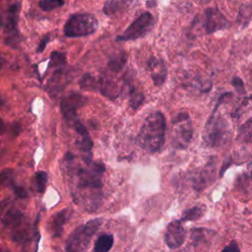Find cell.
I'll use <instances>...</instances> for the list:
<instances>
[{
    "label": "cell",
    "instance_id": "5",
    "mask_svg": "<svg viewBox=\"0 0 252 252\" xmlns=\"http://www.w3.org/2000/svg\"><path fill=\"white\" fill-rule=\"evenodd\" d=\"M172 134L171 144L177 149H186L193 137V126L187 112L177 113L171 119Z\"/></svg>",
    "mask_w": 252,
    "mask_h": 252
},
{
    "label": "cell",
    "instance_id": "28",
    "mask_svg": "<svg viewBox=\"0 0 252 252\" xmlns=\"http://www.w3.org/2000/svg\"><path fill=\"white\" fill-rule=\"evenodd\" d=\"M49 41H50V34H49V33H46V34L41 38L40 42L38 43L37 48H36V52H37V53L43 52V50H44L45 47H46V44H47Z\"/></svg>",
    "mask_w": 252,
    "mask_h": 252
},
{
    "label": "cell",
    "instance_id": "14",
    "mask_svg": "<svg viewBox=\"0 0 252 252\" xmlns=\"http://www.w3.org/2000/svg\"><path fill=\"white\" fill-rule=\"evenodd\" d=\"M67 78H68V72L63 70L61 67L56 70L52 76V78L49 80L47 84V88L50 93L53 92H60L64 86L67 83Z\"/></svg>",
    "mask_w": 252,
    "mask_h": 252
},
{
    "label": "cell",
    "instance_id": "31",
    "mask_svg": "<svg viewBox=\"0 0 252 252\" xmlns=\"http://www.w3.org/2000/svg\"><path fill=\"white\" fill-rule=\"evenodd\" d=\"M156 0H152V1H148L147 2V6H149V7H154V6H156Z\"/></svg>",
    "mask_w": 252,
    "mask_h": 252
},
{
    "label": "cell",
    "instance_id": "23",
    "mask_svg": "<svg viewBox=\"0 0 252 252\" xmlns=\"http://www.w3.org/2000/svg\"><path fill=\"white\" fill-rule=\"evenodd\" d=\"M130 99H129V104L133 109H137L140 107V105L143 103L145 96L141 91H139L135 87L130 88Z\"/></svg>",
    "mask_w": 252,
    "mask_h": 252
},
{
    "label": "cell",
    "instance_id": "24",
    "mask_svg": "<svg viewBox=\"0 0 252 252\" xmlns=\"http://www.w3.org/2000/svg\"><path fill=\"white\" fill-rule=\"evenodd\" d=\"M66 64V54L58 51H53L50 55L49 67H63Z\"/></svg>",
    "mask_w": 252,
    "mask_h": 252
},
{
    "label": "cell",
    "instance_id": "9",
    "mask_svg": "<svg viewBox=\"0 0 252 252\" xmlns=\"http://www.w3.org/2000/svg\"><path fill=\"white\" fill-rule=\"evenodd\" d=\"M87 101V97L78 93H71L70 94L62 98L60 102V107L68 122L74 123L78 120L76 111L78 108L84 106Z\"/></svg>",
    "mask_w": 252,
    "mask_h": 252
},
{
    "label": "cell",
    "instance_id": "4",
    "mask_svg": "<svg viewBox=\"0 0 252 252\" xmlns=\"http://www.w3.org/2000/svg\"><path fill=\"white\" fill-rule=\"evenodd\" d=\"M101 219H94L78 226L69 236L66 243L67 252H86L94 232L101 224Z\"/></svg>",
    "mask_w": 252,
    "mask_h": 252
},
{
    "label": "cell",
    "instance_id": "35",
    "mask_svg": "<svg viewBox=\"0 0 252 252\" xmlns=\"http://www.w3.org/2000/svg\"><path fill=\"white\" fill-rule=\"evenodd\" d=\"M0 68H1V64H0Z\"/></svg>",
    "mask_w": 252,
    "mask_h": 252
},
{
    "label": "cell",
    "instance_id": "13",
    "mask_svg": "<svg viewBox=\"0 0 252 252\" xmlns=\"http://www.w3.org/2000/svg\"><path fill=\"white\" fill-rule=\"evenodd\" d=\"M97 90L105 96L111 99H115L119 94V90L114 81L109 79L107 76L101 75L97 78Z\"/></svg>",
    "mask_w": 252,
    "mask_h": 252
},
{
    "label": "cell",
    "instance_id": "26",
    "mask_svg": "<svg viewBox=\"0 0 252 252\" xmlns=\"http://www.w3.org/2000/svg\"><path fill=\"white\" fill-rule=\"evenodd\" d=\"M34 180H35L36 190L40 193L44 192L45 186H46V183H47V173L44 172V171L36 172L35 176H34Z\"/></svg>",
    "mask_w": 252,
    "mask_h": 252
},
{
    "label": "cell",
    "instance_id": "33",
    "mask_svg": "<svg viewBox=\"0 0 252 252\" xmlns=\"http://www.w3.org/2000/svg\"><path fill=\"white\" fill-rule=\"evenodd\" d=\"M249 177H250V178H251V179H252V171H251V172H250V175H249Z\"/></svg>",
    "mask_w": 252,
    "mask_h": 252
},
{
    "label": "cell",
    "instance_id": "1",
    "mask_svg": "<svg viewBox=\"0 0 252 252\" xmlns=\"http://www.w3.org/2000/svg\"><path fill=\"white\" fill-rule=\"evenodd\" d=\"M165 127V118L160 111L150 113L137 135V144L149 153L159 152L164 144Z\"/></svg>",
    "mask_w": 252,
    "mask_h": 252
},
{
    "label": "cell",
    "instance_id": "22",
    "mask_svg": "<svg viewBox=\"0 0 252 252\" xmlns=\"http://www.w3.org/2000/svg\"><path fill=\"white\" fill-rule=\"evenodd\" d=\"M79 85L81 89L87 90V91H96L98 84H97V79L94 78L93 75L90 73H86L83 75L81 78Z\"/></svg>",
    "mask_w": 252,
    "mask_h": 252
},
{
    "label": "cell",
    "instance_id": "29",
    "mask_svg": "<svg viewBox=\"0 0 252 252\" xmlns=\"http://www.w3.org/2000/svg\"><path fill=\"white\" fill-rule=\"evenodd\" d=\"M221 252H240L239 246L235 240H231L222 250Z\"/></svg>",
    "mask_w": 252,
    "mask_h": 252
},
{
    "label": "cell",
    "instance_id": "20",
    "mask_svg": "<svg viewBox=\"0 0 252 252\" xmlns=\"http://www.w3.org/2000/svg\"><path fill=\"white\" fill-rule=\"evenodd\" d=\"M113 241L112 234L100 235L94 243V252H108L113 245Z\"/></svg>",
    "mask_w": 252,
    "mask_h": 252
},
{
    "label": "cell",
    "instance_id": "34",
    "mask_svg": "<svg viewBox=\"0 0 252 252\" xmlns=\"http://www.w3.org/2000/svg\"><path fill=\"white\" fill-rule=\"evenodd\" d=\"M178 252H185L184 250H181V251H178Z\"/></svg>",
    "mask_w": 252,
    "mask_h": 252
},
{
    "label": "cell",
    "instance_id": "6",
    "mask_svg": "<svg viewBox=\"0 0 252 252\" xmlns=\"http://www.w3.org/2000/svg\"><path fill=\"white\" fill-rule=\"evenodd\" d=\"M20 10L21 4L19 2L14 3L8 8L4 15L0 17V28H2L4 32L7 34V37L5 38V43L11 47H15L16 45H18L21 37L18 31Z\"/></svg>",
    "mask_w": 252,
    "mask_h": 252
},
{
    "label": "cell",
    "instance_id": "12",
    "mask_svg": "<svg viewBox=\"0 0 252 252\" xmlns=\"http://www.w3.org/2000/svg\"><path fill=\"white\" fill-rule=\"evenodd\" d=\"M209 165L210 163H208L206 167L199 168L191 174L192 187L198 192L202 191L212 179V172H214V167L209 168Z\"/></svg>",
    "mask_w": 252,
    "mask_h": 252
},
{
    "label": "cell",
    "instance_id": "19",
    "mask_svg": "<svg viewBox=\"0 0 252 252\" xmlns=\"http://www.w3.org/2000/svg\"><path fill=\"white\" fill-rule=\"evenodd\" d=\"M66 219H67V210L60 211L54 217V219L51 222V231H52V235L54 237L60 235V233L62 231V228H63V225L66 221Z\"/></svg>",
    "mask_w": 252,
    "mask_h": 252
},
{
    "label": "cell",
    "instance_id": "3",
    "mask_svg": "<svg viewBox=\"0 0 252 252\" xmlns=\"http://www.w3.org/2000/svg\"><path fill=\"white\" fill-rule=\"evenodd\" d=\"M98 28V22L93 14L76 13L66 21L63 32L68 37H81L94 33Z\"/></svg>",
    "mask_w": 252,
    "mask_h": 252
},
{
    "label": "cell",
    "instance_id": "10",
    "mask_svg": "<svg viewBox=\"0 0 252 252\" xmlns=\"http://www.w3.org/2000/svg\"><path fill=\"white\" fill-rule=\"evenodd\" d=\"M186 239V230L180 220H174L167 224L164 240L166 245L171 249L179 248Z\"/></svg>",
    "mask_w": 252,
    "mask_h": 252
},
{
    "label": "cell",
    "instance_id": "25",
    "mask_svg": "<svg viewBox=\"0 0 252 252\" xmlns=\"http://www.w3.org/2000/svg\"><path fill=\"white\" fill-rule=\"evenodd\" d=\"M64 5V0H40L38 2L39 8L44 12L52 11Z\"/></svg>",
    "mask_w": 252,
    "mask_h": 252
},
{
    "label": "cell",
    "instance_id": "27",
    "mask_svg": "<svg viewBox=\"0 0 252 252\" xmlns=\"http://www.w3.org/2000/svg\"><path fill=\"white\" fill-rule=\"evenodd\" d=\"M231 85L234 87L235 91L237 92V94H245V88H244V83L243 81L237 77V76H234L232 79H231Z\"/></svg>",
    "mask_w": 252,
    "mask_h": 252
},
{
    "label": "cell",
    "instance_id": "30",
    "mask_svg": "<svg viewBox=\"0 0 252 252\" xmlns=\"http://www.w3.org/2000/svg\"><path fill=\"white\" fill-rule=\"evenodd\" d=\"M14 191H15L16 195L18 197H20V198H27L28 197L27 191L23 187H21V186H15L14 187Z\"/></svg>",
    "mask_w": 252,
    "mask_h": 252
},
{
    "label": "cell",
    "instance_id": "8",
    "mask_svg": "<svg viewBox=\"0 0 252 252\" xmlns=\"http://www.w3.org/2000/svg\"><path fill=\"white\" fill-rule=\"evenodd\" d=\"M203 26L205 33L210 34L230 28L231 23L217 7H209L204 11Z\"/></svg>",
    "mask_w": 252,
    "mask_h": 252
},
{
    "label": "cell",
    "instance_id": "32",
    "mask_svg": "<svg viewBox=\"0 0 252 252\" xmlns=\"http://www.w3.org/2000/svg\"><path fill=\"white\" fill-rule=\"evenodd\" d=\"M2 129H3V122H2V120L0 119V132L2 131Z\"/></svg>",
    "mask_w": 252,
    "mask_h": 252
},
{
    "label": "cell",
    "instance_id": "11",
    "mask_svg": "<svg viewBox=\"0 0 252 252\" xmlns=\"http://www.w3.org/2000/svg\"><path fill=\"white\" fill-rule=\"evenodd\" d=\"M147 67L156 87H160L166 80L167 69L164 61L160 58L151 56L147 61Z\"/></svg>",
    "mask_w": 252,
    "mask_h": 252
},
{
    "label": "cell",
    "instance_id": "7",
    "mask_svg": "<svg viewBox=\"0 0 252 252\" xmlns=\"http://www.w3.org/2000/svg\"><path fill=\"white\" fill-rule=\"evenodd\" d=\"M155 26V19L152 13L144 12L137 19H135L128 28L116 37L119 41L135 40L145 36L149 33Z\"/></svg>",
    "mask_w": 252,
    "mask_h": 252
},
{
    "label": "cell",
    "instance_id": "16",
    "mask_svg": "<svg viewBox=\"0 0 252 252\" xmlns=\"http://www.w3.org/2000/svg\"><path fill=\"white\" fill-rule=\"evenodd\" d=\"M127 62V54L124 51L115 53L112 55L108 62H107V67L112 71V72H119L124 65Z\"/></svg>",
    "mask_w": 252,
    "mask_h": 252
},
{
    "label": "cell",
    "instance_id": "21",
    "mask_svg": "<svg viewBox=\"0 0 252 252\" xmlns=\"http://www.w3.org/2000/svg\"><path fill=\"white\" fill-rule=\"evenodd\" d=\"M204 209L205 208L202 206H194L190 209H186L183 211L180 220L183 222V221H191V220H199L204 215V211H205Z\"/></svg>",
    "mask_w": 252,
    "mask_h": 252
},
{
    "label": "cell",
    "instance_id": "15",
    "mask_svg": "<svg viewBox=\"0 0 252 252\" xmlns=\"http://www.w3.org/2000/svg\"><path fill=\"white\" fill-rule=\"evenodd\" d=\"M132 0H108L104 3L102 7V12L106 16H111L113 14L122 11L123 9L131 6Z\"/></svg>",
    "mask_w": 252,
    "mask_h": 252
},
{
    "label": "cell",
    "instance_id": "2",
    "mask_svg": "<svg viewBox=\"0 0 252 252\" xmlns=\"http://www.w3.org/2000/svg\"><path fill=\"white\" fill-rule=\"evenodd\" d=\"M231 96V93L222 94L219 97L210 117L208 118L203 132V140L207 146L217 148L224 145L228 141L230 137V127L228 122L220 113H218V109L224 100Z\"/></svg>",
    "mask_w": 252,
    "mask_h": 252
},
{
    "label": "cell",
    "instance_id": "17",
    "mask_svg": "<svg viewBox=\"0 0 252 252\" xmlns=\"http://www.w3.org/2000/svg\"><path fill=\"white\" fill-rule=\"evenodd\" d=\"M252 18V4H243L240 6L238 10V15L236 22L238 25L241 26V28H246L248 24L250 23Z\"/></svg>",
    "mask_w": 252,
    "mask_h": 252
},
{
    "label": "cell",
    "instance_id": "18",
    "mask_svg": "<svg viewBox=\"0 0 252 252\" xmlns=\"http://www.w3.org/2000/svg\"><path fill=\"white\" fill-rule=\"evenodd\" d=\"M252 138V117L247 119L238 129L236 139L239 143H248Z\"/></svg>",
    "mask_w": 252,
    "mask_h": 252
}]
</instances>
